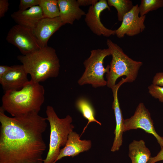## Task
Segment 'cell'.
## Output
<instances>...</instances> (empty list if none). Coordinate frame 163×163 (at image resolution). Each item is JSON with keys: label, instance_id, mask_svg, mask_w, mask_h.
Returning a JSON list of instances; mask_svg holds the SVG:
<instances>
[{"label": "cell", "instance_id": "obj_25", "mask_svg": "<svg viewBox=\"0 0 163 163\" xmlns=\"http://www.w3.org/2000/svg\"><path fill=\"white\" fill-rule=\"evenodd\" d=\"M152 84L161 87H163V72L156 73L154 76Z\"/></svg>", "mask_w": 163, "mask_h": 163}, {"label": "cell", "instance_id": "obj_3", "mask_svg": "<svg viewBox=\"0 0 163 163\" xmlns=\"http://www.w3.org/2000/svg\"><path fill=\"white\" fill-rule=\"evenodd\" d=\"M17 58L24 67L31 80L40 83L49 78L57 77L60 68L59 60L54 49L47 46Z\"/></svg>", "mask_w": 163, "mask_h": 163}, {"label": "cell", "instance_id": "obj_26", "mask_svg": "<svg viewBox=\"0 0 163 163\" xmlns=\"http://www.w3.org/2000/svg\"><path fill=\"white\" fill-rule=\"evenodd\" d=\"M163 160V146L161 147V149L157 155L151 157L148 163H155L158 161Z\"/></svg>", "mask_w": 163, "mask_h": 163}, {"label": "cell", "instance_id": "obj_18", "mask_svg": "<svg viewBox=\"0 0 163 163\" xmlns=\"http://www.w3.org/2000/svg\"><path fill=\"white\" fill-rule=\"evenodd\" d=\"M75 105L78 110L82 113L84 118L88 120V122L83 129L80 137L84 132L89 124L95 122L101 125V123L97 120L95 117V111L90 101L86 98L81 97L76 101Z\"/></svg>", "mask_w": 163, "mask_h": 163}, {"label": "cell", "instance_id": "obj_27", "mask_svg": "<svg viewBox=\"0 0 163 163\" xmlns=\"http://www.w3.org/2000/svg\"><path fill=\"white\" fill-rule=\"evenodd\" d=\"M77 1L80 6L93 5L98 1L97 0H78Z\"/></svg>", "mask_w": 163, "mask_h": 163}, {"label": "cell", "instance_id": "obj_15", "mask_svg": "<svg viewBox=\"0 0 163 163\" xmlns=\"http://www.w3.org/2000/svg\"><path fill=\"white\" fill-rule=\"evenodd\" d=\"M59 9V17L63 25L72 24L76 20H79L85 12L80 8L75 0H58Z\"/></svg>", "mask_w": 163, "mask_h": 163}, {"label": "cell", "instance_id": "obj_28", "mask_svg": "<svg viewBox=\"0 0 163 163\" xmlns=\"http://www.w3.org/2000/svg\"><path fill=\"white\" fill-rule=\"evenodd\" d=\"M11 66L5 65L0 66V79H1L11 69Z\"/></svg>", "mask_w": 163, "mask_h": 163}, {"label": "cell", "instance_id": "obj_1", "mask_svg": "<svg viewBox=\"0 0 163 163\" xmlns=\"http://www.w3.org/2000/svg\"><path fill=\"white\" fill-rule=\"evenodd\" d=\"M0 108V163H43L47 123L38 113L13 117Z\"/></svg>", "mask_w": 163, "mask_h": 163}, {"label": "cell", "instance_id": "obj_11", "mask_svg": "<svg viewBox=\"0 0 163 163\" xmlns=\"http://www.w3.org/2000/svg\"><path fill=\"white\" fill-rule=\"evenodd\" d=\"M125 83H126V80L123 78L111 89L113 98L112 107L114 112L116 123V127L114 132L115 137L111 149V151L112 152L118 151L122 145L123 142L124 119L123 118L120 106L118 97V91L120 87Z\"/></svg>", "mask_w": 163, "mask_h": 163}, {"label": "cell", "instance_id": "obj_19", "mask_svg": "<svg viewBox=\"0 0 163 163\" xmlns=\"http://www.w3.org/2000/svg\"><path fill=\"white\" fill-rule=\"evenodd\" d=\"M38 5L41 9L44 18H54L59 16L58 0H40Z\"/></svg>", "mask_w": 163, "mask_h": 163}, {"label": "cell", "instance_id": "obj_5", "mask_svg": "<svg viewBox=\"0 0 163 163\" xmlns=\"http://www.w3.org/2000/svg\"><path fill=\"white\" fill-rule=\"evenodd\" d=\"M46 114V119L50 124V136L49 150L43 163H55L60 148L65 146L74 126L72 124V119L70 116L59 118L52 106L47 107Z\"/></svg>", "mask_w": 163, "mask_h": 163}, {"label": "cell", "instance_id": "obj_6", "mask_svg": "<svg viewBox=\"0 0 163 163\" xmlns=\"http://www.w3.org/2000/svg\"><path fill=\"white\" fill-rule=\"evenodd\" d=\"M111 55V50L109 48L91 50L89 56L83 62L85 70L78 81V84L81 86L89 84L95 88L107 85L104 76L109 72L110 65L105 68L104 60Z\"/></svg>", "mask_w": 163, "mask_h": 163}, {"label": "cell", "instance_id": "obj_16", "mask_svg": "<svg viewBox=\"0 0 163 163\" xmlns=\"http://www.w3.org/2000/svg\"><path fill=\"white\" fill-rule=\"evenodd\" d=\"M11 17L17 24L33 29L38 22L44 18L40 7L37 5L24 10L13 12Z\"/></svg>", "mask_w": 163, "mask_h": 163}, {"label": "cell", "instance_id": "obj_24", "mask_svg": "<svg viewBox=\"0 0 163 163\" xmlns=\"http://www.w3.org/2000/svg\"><path fill=\"white\" fill-rule=\"evenodd\" d=\"M9 4L8 0H0V18L4 16L8 11Z\"/></svg>", "mask_w": 163, "mask_h": 163}, {"label": "cell", "instance_id": "obj_12", "mask_svg": "<svg viewBox=\"0 0 163 163\" xmlns=\"http://www.w3.org/2000/svg\"><path fill=\"white\" fill-rule=\"evenodd\" d=\"M23 65L11 66L9 71L1 79L0 83L5 91L22 88L29 81Z\"/></svg>", "mask_w": 163, "mask_h": 163}, {"label": "cell", "instance_id": "obj_10", "mask_svg": "<svg viewBox=\"0 0 163 163\" xmlns=\"http://www.w3.org/2000/svg\"><path fill=\"white\" fill-rule=\"evenodd\" d=\"M139 6L136 4L124 16L120 26L115 30V35L118 38H123L125 35L133 36L144 30L146 16H139Z\"/></svg>", "mask_w": 163, "mask_h": 163}, {"label": "cell", "instance_id": "obj_7", "mask_svg": "<svg viewBox=\"0 0 163 163\" xmlns=\"http://www.w3.org/2000/svg\"><path fill=\"white\" fill-rule=\"evenodd\" d=\"M7 42L17 47L23 55H26L42 48L35 37L33 29L17 24L9 31Z\"/></svg>", "mask_w": 163, "mask_h": 163}, {"label": "cell", "instance_id": "obj_22", "mask_svg": "<svg viewBox=\"0 0 163 163\" xmlns=\"http://www.w3.org/2000/svg\"><path fill=\"white\" fill-rule=\"evenodd\" d=\"M149 93L153 97L163 103V87L151 84L148 87Z\"/></svg>", "mask_w": 163, "mask_h": 163}, {"label": "cell", "instance_id": "obj_20", "mask_svg": "<svg viewBox=\"0 0 163 163\" xmlns=\"http://www.w3.org/2000/svg\"><path fill=\"white\" fill-rule=\"evenodd\" d=\"M109 6L114 7L117 11L118 19L122 21L124 16L130 11L134 5L132 1L129 0H108Z\"/></svg>", "mask_w": 163, "mask_h": 163}, {"label": "cell", "instance_id": "obj_21", "mask_svg": "<svg viewBox=\"0 0 163 163\" xmlns=\"http://www.w3.org/2000/svg\"><path fill=\"white\" fill-rule=\"evenodd\" d=\"M163 7V0H142L139 6L140 16Z\"/></svg>", "mask_w": 163, "mask_h": 163}, {"label": "cell", "instance_id": "obj_2", "mask_svg": "<svg viewBox=\"0 0 163 163\" xmlns=\"http://www.w3.org/2000/svg\"><path fill=\"white\" fill-rule=\"evenodd\" d=\"M44 94L43 86L30 80L19 90L5 91L1 107L13 117L39 113L44 101Z\"/></svg>", "mask_w": 163, "mask_h": 163}, {"label": "cell", "instance_id": "obj_9", "mask_svg": "<svg viewBox=\"0 0 163 163\" xmlns=\"http://www.w3.org/2000/svg\"><path fill=\"white\" fill-rule=\"evenodd\" d=\"M110 10L107 1H98L95 4L90 6L86 14L85 21L91 30L97 36L109 37L115 35V30L109 29L105 27L101 22L100 15L104 10Z\"/></svg>", "mask_w": 163, "mask_h": 163}, {"label": "cell", "instance_id": "obj_17", "mask_svg": "<svg viewBox=\"0 0 163 163\" xmlns=\"http://www.w3.org/2000/svg\"><path fill=\"white\" fill-rule=\"evenodd\" d=\"M129 149L131 163H148L151 157L150 151L143 140H134L129 144Z\"/></svg>", "mask_w": 163, "mask_h": 163}, {"label": "cell", "instance_id": "obj_4", "mask_svg": "<svg viewBox=\"0 0 163 163\" xmlns=\"http://www.w3.org/2000/svg\"><path fill=\"white\" fill-rule=\"evenodd\" d=\"M106 43L111 50L112 56L109 71L106 75L107 86L112 89L116 85L117 80L123 76H126V82H134L142 62L129 57L120 46L111 40L107 39Z\"/></svg>", "mask_w": 163, "mask_h": 163}, {"label": "cell", "instance_id": "obj_8", "mask_svg": "<svg viewBox=\"0 0 163 163\" xmlns=\"http://www.w3.org/2000/svg\"><path fill=\"white\" fill-rule=\"evenodd\" d=\"M142 129L146 133L152 135L161 146H163V137L156 131L151 114L144 104L140 103L137 106L134 114L124 120V132L132 129Z\"/></svg>", "mask_w": 163, "mask_h": 163}, {"label": "cell", "instance_id": "obj_13", "mask_svg": "<svg viewBox=\"0 0 163 163\" xmlns=\"http://www.w3.org/2000/svg\"><path fill=\"white\" fill-rule=\"evenodd\" d=\"M63 25L59 17L54 18H44L41 19L33 29L41 47L47 46L50 38Z\"/></svg>", "mask_w": 163, "mask_h": 163}, {"label": "cell", "instance_id": "obj_23", "mask_svg": "<svg viewBox=\"0 0 163 163\" xmlns=\"http://www.w3.org/2000/svg\"><path fill=\"white\" fill-rule=\"evenodd\" d=\"M40 0H20L19 10L24 11L34 6L38 5Z\"/></svg>", "mask_w": 163, "mask_h": 163}, {"label": "cell", "instance_id": "obj_14", "mask_svg": "<svg viewBox=\"0 0 163 163\" xmlns=\"http://www.w3.org/2000/svg\"><path fill=\"white\" fill-rule=\"evenodd\" d=\"M79 135L72 131L69 134L64 147L61 149L56 162L66 156L74 157L79 153L89 150L91 147L90 140H81Z\"/></svg>", "mask_w": 163, "mask_h": 163}]
</instances>
